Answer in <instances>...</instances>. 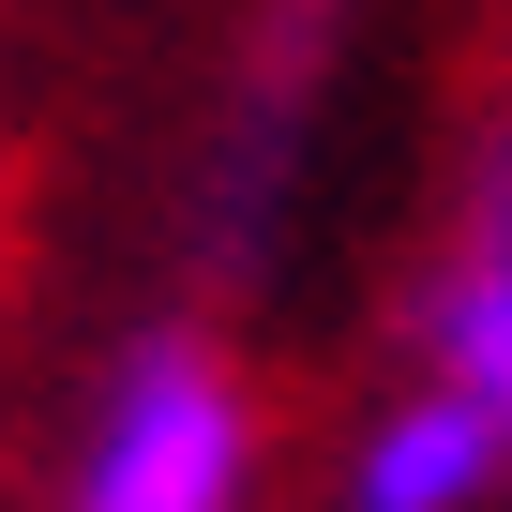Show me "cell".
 I'll return each mask as SVG.
<instances>
[{
    "label": "cell",
    "mask_w": 512,
    "mask_h": 512,
    "mask_svg": "<svg viewBox=\"0 0 512 512\" xmlns=\"http://www.w3.org/2000/svg\"><path fill=\"white\" fill-rule=\"evenodd\" d=\"M422 377H452L467 407L512 422V151L467 181V226H452L437 287H422Z\"/></svg>",
    "instance_id": "3957f363"
},
{
    "label": "cell",
    "mask_w": 512,
    "mask_h": 512,
    "mask_svg": "<svg viewBox=\"0 0 512 512\" xmlns=\"http://www.w3.org/2000/svg\"><path fill=\"white\" fill-rule=\"evenodd\" d=\"M497 482H512V422L467 407L452 377L392 392L362 422V452H347V512H482Z\"/></svg>",
    "instance_id": "7a4b0ae2"
},
{
    "label": "cell",
    "mask_w": 512,
    "mask_h": 512,
    "mask_svg": "<svg viewBox=\"0 0 512 512\" xmlns=\"http://www.w3.org/2000/svg\"><path fill=\"white\" fill-rule=\"evenodd\" d=\"M241 482H256V407H241L226 347L211 332H136L91 392L61 512H241Z\"/></svg>",
    "instance_id": "6da1fadb"
}]
</instances>
